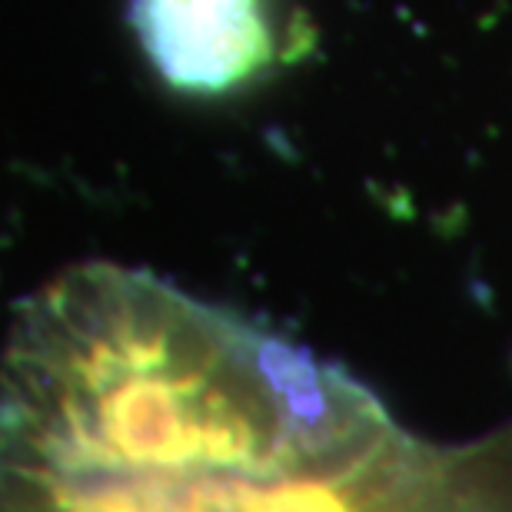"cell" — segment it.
Returning a JSON list of instances; mask_svg holds the SVG:
<instances>
[{"instance_id": "6da1fadb", "label": "cell", "mask_w": 512, "mask_h": 512, "mask_svg": "<svg viewBox=\"0 0 512 512\" xmlns=\"http://www.w3.org/2000/svg\"><path fill=\"white\" fill-rule=\"evenodd\" d=\"M0 512H512L486 449H433L399 426L290 466H100L0 456Z\"/></svg>"}, {"instance_id": "7a4b0ae2", "label": "cell", "mask_w": 512, "mask_h": 512, "mask_svg": "<svg viewBox=\"0 0 512 512\" xmlns=\"http://www.w3.org/2000/svg\"><path fill=\"white\" fill-rule=\"evenodd\" d=\"M130 24L173 90L223 97L306 50L283 0H130Z\"/></svg>"}]
</instances>
